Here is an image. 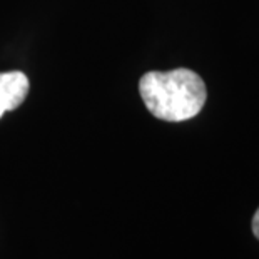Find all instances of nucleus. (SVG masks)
I'll use <instances>...</instances> for the list:
<instances>
[{"mask_svg":"<svg viewBox=\"0 0 259 259\" xmlns=\"http://www.w3.org/2000/svg\"><path fill=\"white\" fill-rule=\"evenodd\" d=\"M29 94V79L20 70L0 72V117L15 111Z\"/></svg>","mask_w":259,"mask_h":259,"instance_id":"2","label":"nucleus"},{"mask_svg":"<svg viewBox=\"0 0 259 259\" xmlns=\"http://www.w3.org/2000/svg\"><path fill=\"white\" fill-rule=\"evenodd\" d=\"M139 92L149 112L167 122L192 119L201 112L207 97L201 75L184 67L144 74L139 80Z\"/></svg>","mask_w":259,"mask_h":259,"instance_id":"1","label":"nucleus"},{"mask_svg":"<svg viewBox=\"0 0 259 259\" xmlns=\"http://www.w3.org/2000/svg\"><path fill=\"white\" fill-rule=\"evenodd\" d=\"M252 233H254V236L259 239V209L256 211L254 218H252Z\"/></svg>","mask_w":259,"mask_h":259,"instance_id":"3","label":"nucleus"}]
</instances>
